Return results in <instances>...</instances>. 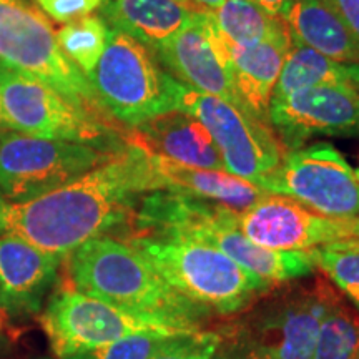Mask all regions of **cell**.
I'll use <instances>...</instances> for the list:
<instances>
[{
	"label": "cell",
	"mask_w": 359,
	"mask_h": 359,
	"mask_svg": "<svg viewBox=\"0 0 359 359\" xmlns=\"http://www.w3.org/2000/svg\"><path fill=\"white\" fill-rule=\"evenodd\" d=\"M163 190L145 148L127 140L105 163L39 198L12 203L0 198V235H15L55 257L128 226L147 193Z\"/></svg>",
	"instance_id": "cell-1"
},
{
	"label": "cell",
	"mask_w": 359,
	"mask_h": 359,
	"mask_svg": "<svg viewBox=\"0 0 359 359\" xmlns=\"http://www.w3.org/2000/svg\"><path fill=\"white\" fill-rule=\"evenodd\" d=\"M130 235L182 236L213 246L240 266L280 286L316 271L311 251H273L255 245L238 226V212L183 193H147L128 223Z\"/></svg>",
	"instance_id": "cell-2"
},
{
	"label": "cell",
	"mask_w": 359,
	"mask_h": 359,
	"mask_svg": "<svg viewBox=\"0 0 359 359\" xmlns=\"http://www.w3.org/2000/svg\"><path fill=\"white\" fill-rule=\"evenodd\" d=\"M70 285L127 311L203 326L213 314L175 291L133 246L98 236L67 257Z\"/></svg>",
	"instance_id": "cell-3"
},
{
	"label": "cell",
	"mask_w": 359,
	"mask_h": 359,
	"mask_svg": "<svg viewBox=\"0 0 359 359\" xmlns=\"http://www.w3.org/2000/svg\"><path fill=\"white\" fill-rule=\"evenodd\" d=\"M339 293L323 275L283 283L238 313L223 346L240 359H311L321 321Z\"/></svg>",
	"instance_id": "cell-4"
},
{
	"label": "cell",
	"mask_w": 359,
	"mask_h": 359,
	"mask_svg": "<svg viewBox=\"0 0 359 359\" xmlns=\"http://www.w3.org/2000/svg\"><path fill=\"white\" fill-rule=\"evenodd\" d=\"M125 243L133 246L175 291L213 316H235L276 288L219 250L188 238L128 235Z\"/></svg>",
	"instance_id": "cell-5"
},
{
	"label": "cell",
	"mask_w": 359,
	"mask_h": 359,
	"mask_svg": "<svg viewBox=\"0 0 359 359\" xmlns=\"http://www.w3.org/2000/svg\"><path fill=\"white\" fill-rule=\"evenodd\" d=\"M87 79L103 111L130 128L156 115L182 110L187 88L160 65L145 45L114 29L102 58Z\"/></svg>",
	"instance_id": "cell-6"
},
{
	"label": "cell",
	"mask_w": 359,
	"mask_h": 359,
	"mask_svg": "<svg viewBox=\"0 0 359 359\" xmlns=\"http://www.w3.org/2000/svg\"><path fill=\"white\" fill-rule=\"evenodd\" d=\"M0 102L8 130L47 140L122 150V138L103 116L75 105L50 85L0 64Z\"/></svg>",
	"instance_id": "cell-7"
},
{
	"label": "cell",
	"mask_w": 359,
	"mask_h": 359,
	"mask_svg": "<svg viewBox=\"0 0 359 359\" xmlns=\"http://www.w3.org/2000/svg\"><path fill=\"white\" fill-rule=\"evenodd\" d=\"M40 323L52 351L60 359L105 346L130 334L182 336L203 330V326L116 308L75 290L72 285L57 290L48 298Z\"/></svg>",
	"instance_id": "cell-8"
},
{
	"label": "cell",
	"mask_w": 359,
	"mask_h": 359,
	"mask_svg": "<svg viewBox=\"0 0 359 359\" xmlns=\"http://www.w3.org/2000/svg\"><path fill=\"white\" fill-rule=\"evenodd\" d=\"M0 64L50 85L105 118L87 75L62 52L50 22L27 0H0Z\"/></svg>",
	"instance_id": "cell-9"
},
{
	"label": "cell",
	"mask_w": 359,
	"mask_h": 359,
	"mask_svg": "<svg viewBox=\"0 0 359 359\" xmlns=\"http://www.w3.org/2000/svg\"><path fill=\"white\" fill-rule=\"evenodd\" d=\"M114 154L85 143L47 140L8 130L0 137V193L12 203L35 200L69 185Z\"/></svg>",
	"instance_id": "cell-10"
},
{
	"label": "cell",
	"mask_w": 359,
	"mask_h": 359,
	"mask_svg": "<svg viewBox=\"0 0 359 359\" xmlns=\"http://www.w3.org/2000/svg\"><path fill=\"white\" fill-rule=\"evenodd\" d=\"M258 187L325 217L359 218L356 170L331 143L286 151L280 167L259 180Z\"/></svg>",
	"instance_id": "cell-11"
},
{
	"label": "cell",
	"mask_w": 359,
	"mask_h": 359,
	"mask_svg": "<svg viewBox=\"0 0 359 359\" xmlns=\"http://www.w3.org/2000/svg\"><path fill=\"white\" fill-rule=\"evenodd\" d=\"M182 110L198 118L222 154L224 170L258 185L280 167L286 148L266 120L219 97L185 88Z\"/></svg>",
	"instance_id": "cell-12"
},
{
	"label": "cell",
	"mask_w": 359,
	"mask_h": 359,
	"mask_svg": "<svg viewBox=\"0 0 359 359\" xmlns=\"http://www.w3.org/2000/svg\"><path fill=\"white\" fill-rule=\"evenodd\" d=\"M238 226L255 245L273 251H309L359 238V218L325 217L288 196L266 193L245 212Z\"/></svg>",
	"instance_id": "cell-13"
},
{
	"label": "cell",
	"mask_w": 359,
	"mask_h": 359,
	"mask_svg": "<svg viewBox=\"0 0 359 359\" xmlns=\"http://www.w3.org/2000/svg\"><path fill=\"white\" fill-rule=\"evenodd\" d=\"M268 120L286 151L316 137H358L359 88L351 82L323 83L271 102Z\"/></svg>",
	"instance_id": "cell-14"
},
{
	"label": "cell",
	"mask_w": 359,
	"mask_h": 359,
	"mask_svg": "<svg viewBox=\"0 0 359 359\" xmlns=\"http://www.w3.org/2000/svg\"><path fill=\"white\" fill-rule=\"evenodd\" d=\"M154 55L188 88L243 107L233 87L228 50L208 13H195L182 32L155 48Z\"/></svg>",
	"instance_id": "cell-15"
},
{
	"label": "cell",
	"mask_w": 359,
	"mask_h": 359,
	"mask_svg": "<svg viewBox=\"0 0 359 359\" xmlns=\"http://www.w3.org/2000/svg\"><path fill=\"white\" fill-rule=\"evenodd\" d=\"M62 259L15 235L0 236V311L15 320L39 314Z\"/></svg>",
	"instance_id": "cell-16"
},
{
	"label": "cell",
	"mask_w": 359,
	"mask_h": 359,
	"mask_svg": "<svg viewBox=\"0 0 359 359\" xmlns=\"http://www.w3.org/2000/svg\"><path fill=\"white\" fill-rule=\"evenodd\" d=\"M127 140L175 163L226 172L212 135L188 111L173 110L156 115L135 127Z\"/></svg>",
	"instance_id": "cell-17"
},
{
	"label": "cell",
	"mask_w": 359,
	"mask_h": 359,
	"mask_svg": "<svg viewBox=\"0 0 359 359\" xmlns=\"http://www.w3.org/2000/svg\"><path fill=\"white\" fill-rule=\"evenodd\" d=\"M226 47V45H224ZM291 48L288 29L248 48H226L233 87L241 105L262 120H268L269 103Z\"/></svg>",
	"instance_id": "cell-18"
},
{
	"label": "cell",
	"mask_w": 359,
	"mask_h": 359,
	"mask_svg": "<svg viewBox=\"0 0 359 359\" xmlns=\"http://www.w3.org/2000/svg\"><path fill=\"white\" fill-rule=\"evenodd\" d=\"M102 19L154 52L182 32L195 12L180 0H103Z\"/></svg>",
	"instance_id": "cell-19"
},
{
	"label": "cell",
	"mask_w": 359,
	"mask_h": 359,
	"mask_svg": "<svg viewBox=\"0 0 359 359\" xmlns=\"http://www.w3.org/2000/svg\"><path fill=\"white\" fill-rule=\"evenodd\" d=\"M150 154V151H148ZM163 190L183 193L193 198L213 201L241 213L268 191L255 183L223 170H206L175 163L150 154Z\"/></svg>",
	"instance_id": "cell-20"
},
{
	"label": "cell",
	"mask_w": 359,
	"mask_h": 359,
	"mask_svg": "<svg viewBox=\"0 0 359 359\" xmlns=\"http://www.w3.org/2000/svg\"><path fill=\"white\" fill-rule=\"evenodd\" d=\"M293 39L339 64L359 62V40L330 0H294L285 15Z\"/></svg>",
	"instance_id": "cell-21"
},
{
	"label": "cell",
	"mask_w": 359,
	"mask_h": 359,
	"mask_svg": "<svg viewBox=\"0 0 359 359\" xmlns=\"http://www.w3.org/2000/svg\"><path fill=\"white\" fill-rule=\"evenodd\" d=\"M208 17L226 48L253 47L288 29L253 0H226Z\"/></svg>",
	"instance_id": "cell-22"
},
{
	"label": "cell",
	"mask_w": 359,
	"mask_h": 359,
	"mask_svg": "<svg viewBox=\"0 0 359 359\" xmlns=\"http://www.w3.org/2000/svg\"><path fill=\"white\" fill-rule=\"evenodd\" d=\"M341 82H349L344 64H339L291 37L290 53L281 69L271 102H281L299 90L314 85Z\"/></svg>",
	"instance_id": "cell-23"
},
{
	"label": "cell",
	"mask_w": 359,
	"mask_h": 359,
	"mask_svg": "<svg viewBox=\"0 0 359 359\" xmlns=\"http://www.w3.org/2000/svg\"><path fill=\"white\" fill-rule=\"evenodd\" d=\"M359 313L338 294L323 318L311 359H358Z\"/></svg>",
	"instance_id": "cell-24"
},
{
	"label": "cell",
	"mask_w": 359,
	"mask_h": 359,
	"mask_svg": "<svg viewBox=\"0 0 359 359\" xmlns=\"http://www.w3.org/2000/svg\"><path fill=\"white\" fill-rule=\"evenodd\" d=\"M110 29L102 17L87 15L69 22L62 27L57 35V42L62 52L83 72L92 74L107 47Z\"/></svg>",
	"instance_id": "cell-25"
},
{
	"label": "cell",
	"mask_w": 359,
	"mask_h": 359,
	"mask_svg": "<svg viewBox=\"0 0 359 359\" xmlns=\"http://www.w3.org/2000/svg\"><path fill=\"white\" fill-rule=\"evenodd\" d=\"M309 251L316 268L359 309V238L333 241Z\"/></svg>",
	"instance_id": "cell-26"
},
{
	"label": "cell",
	"mask_w": 359,
	"mask_h": 359,
	"mask_svg": "<svg viewBox=\"0 0 359 359\" xmlns=\"http://www.w3.org/2000/svg\"><path fill=\"white\" fill-rule=\"evenodd\" d=\"M223 346L222 331L200 330L165 341L148 359H213Z\"/></svg>",
	"instance_id": "cell-27"
},
{
	"label": "cell",
	"mask_w": 359,
	"mask_h": 359,
	"mask_svg": "<svg viewBox=\"0 0 359 359\" xmlns=\"http://www.w3.org/2000/svg\"><path fill=\"white\" fill-rule=\"evenodd\" d=\"M170 338H175V336L160 333L130 334L105 346L72 354L65 359H148Z\"/></svg>",
	"instance_id": "cell-28"
},
{
	"label": "cell",
	"mask_w": 359,
	"mask_h": 359,
	"mask_svg": "<svg viewBox=\"0 0 359 359\" xmlns=\"http://www.w3.org/2000/svg\"><path fill=\"white\" fill-rule=\"evenodd\" d=\"M35 2L55 22L69 24L100 8L103 0H35Z\"/></svg>",
	"instance_id": "cell-29"
},
{
	"label": "cell",
	"mask_w": 359,
	"mask_h": 359,
	"mask_svg": "<svg viewBox=\"0 0 359 359\" xmlns=\"http://www.w3.org/2000/svg\"><path fill=\"white\" fill-rule=\"evenodd\" d=\"M330 2L359 40V0H330Z\"/></svg>",
	"instance_id": "cell-30"
},
{
	"label": "cell",
	"mask_w": 359,
	"mask_h": 359,
	"mask_svg": "<svg viewBox=\"0 0 359 359\" xmlns=\"http://www.w3.org/2000/svg\"><path fill=\"white\" fill-rule=\"evenodd\" d=\"M253 2H257L259 7L264 8L268 13H271V15L285 19V15L294 4V0H253Z\"/></svg>",
	"instance_id": "cell-31"
},
{
	"label": "cell",
	"mask_w": 359,
	"mask_h": 359,
	"mask_svg": "<svg viewBox=\"0 0 359 359\" xmlns=\"http://www.w3.org/2000/svg\"><path fill=\"white\" fill-rule=\"evenodd\" d=\"M195 13H212L226 0H180Z\"/></svg>",
	"instance_id": "cell-32"
},
{
	"label": "cell",
	"mask_w": 359,
	"mask_h": 359,
	"mask_svg": "<svg viewBox=\"0 0 359 359\" xmlns=\"http://www.w3.org/2000/svg\"><path fill=\"white\" fill-rule=\"evenodd\" d=\"M344 67H346V74H348L349 82H351L354 87L359 88V62L358 64H349Z\"/></svg>",
	"instance_id": "cell-33"
},
{
	"label": "cell",
	"mask_w": 359,
	"mask_h": 359,
	"mask_svg": "<svg viewBox=\"0 0 359 359\" xmlns=\"http://www.w3.org/2000/svg\"><path fill=\"white\" fill-rule=\"evenodd\" d=\"M8 132V127L6 123V120H4V114H2V102H0V137H2L4 133Z\"/></svg>",
	"instance_id": "cell-34"
},
{
	"label": "cell",
	"mask_w": 359,
	"mask_h": 359,
	"mask_svg": "<svg viewBox=\"0 0 359 359\" xmlns=\"http://www.w3.org/2000/svg\"><path fill=\"white\" fill-rule=\"evenodd\" d=\"M213 359H240V358H238L236 354H233L231 351H228V349H224V351L217 354Z\"/></svg>",
	"instance_id": "cell-35"
},
{
	"label": "cell",
	"mask_w": 359,
	"mask_h": 359,
	"mask_svg": "<svg viewBox=\"0 0 359 359\" xmlns=\"http://www.w3.org/2000/svg\"><path fill=\"white\" fill-rule=\"evenodd\" d=\"M356 177H358V180H359V168L356 170Z\"/></svg>",
	"instance_id": "cell-36"
},
{
	"label": "cell",
	"mask_w": 359,
	"mask_h": 359,
	"mask_svg": "<svg viewBox=\"0 0 359 359\" xmlns=\"http://www.w3.org/2000/svg\"><path fill=\"white\" fill-rule=\"evenodd\" d=\"M0 341H2V331H0Z\"/></svg>",
	"instance_id": "cell-37"
},
{
	"label": "cell",
	"mask_w": 359,
	"mask_h": 359,
	"mask_svg": "<svg viewBox=\"0 0 359 359\" xmlns=\"http://www.w3.org/2000/svg\"><path fill=\"white\" fill-rule=\"evenodd\" d=\"M358 359H359V351H358Z\"/></svg>",
	"instance_id": "cell-38"
},
{
	"label": "cell",
	"mask_w": 359,
	"mask_h": 359,
	"mask_svg": "<svg viewBox=\"0 0 359 359\" xmlns=\"http://www.w3.org/2000/svg\"><path fill=\"white\" fill-rule=\"evenodd\" d=\"M42 359H48V358H42Z\"/></svg>",
	"instance_id": "cell-39"
}]
</instances>
